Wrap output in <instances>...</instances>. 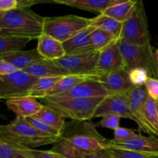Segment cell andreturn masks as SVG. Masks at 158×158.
<instances>
[{"instance_id": "1", "label": "cell", "mask_w": 158, "mask_h": 158, "mask_svg": "<svg viewBox=\"0 0 158 158\" xmlns=\"http://www.w3.org/2000/svg\"><path fill=\"white\" fill-rule=\"evenodd\" d=\"M44 19L29 9L6 12L0 19V35L39 40L43 34Z\"/></svg>"}, {"instance_id": "2", "label": "cell", "mask_w": 158, "mask_h": 158, "mask_svg": "<svg viewBox=\"0 0 158 158\" xmlns=\"http://www.w3.org/2000/svg\"><path fill=\"white\" fill-rule=\"evenodd\" d=\"M60 138L44 135L32 127L25 118L16 117L8 124L0 125V140L19 149L52 144Z\"/></svg>"}, {"instance_id": "3", "label": "cell", "mask_w": 158, "mask_h": 158, "mask_svg": "<svg viewBox=\"0 0 158 158\" xmlns=\"http://www.w3.org/2000/svg\"><path fill=\"white\" fill-rule=\"evenodd\" d=\"M105 97L77 98L62 100L41 99L43 104L57 111L66 118L77 121H85L94 117L97 106Z\"/></svg>"}, {"instance_id": "4", "label": "cell", "mask_w": 158, "mask_h": 158, "mask_svg": "<svg viewBox=\"0 0 158 158\" xmlns=\"http://www.w3.org/2000/svg\"><path fill=\"white\" fill-rule=\"evenodd\" d=\"M90 24L91 19L76 15L45 17L43 33L63 43Z\"/></svg>"}, {"instance_id": "5", "label": "cell", "mask_w": 158, "mask_h": 158, "mask_svg": "<svg viewBox=\"0 0 158 158\" xmlns=\"http://www.w3.org/2000/svg\"><path fill=\"white\" fill-rule=\"evenodd\" d=\"M120 50L123 58V66L127 71L143 68L151 78L157 79V63L151 45L138 46L120 40Z\"/></svg>"}, {"instance_id": "6", "label": "cell", "mask_w": 158, "mask_h": 158, "mask_svg": "<svg viewBox=\"0 0 158 158\" xmlns=\"http://www.w3.org/2000/svg\"><path fill=\"white\" fill-rule=\"evenodd\" d=\"M120 40L138 46L151 45L148 17L142 1H137L130 18L123 23Z\"/></svg>"}, {"instance_id": "7", "label": "cell", "mask_w": 158, "mask_h": 158, "mask_svg": "<svg viewBox=\"0 0 158 158\" xmlns=\"http://www.w3.org/2000/svg\"><path fill=\"white\" fill-rule=\"evenodd\" d=\"M100 51L66 55L58 60H52L58 66L67 71L70 75L97 77V67Z\"/></svg>"}, {"instance_id": "8", "label": "cell", "mask_w": 158, "mask_h": 158, "mask_svg": "<svg viewBox=\"0 0 158 158\" xmlns=\"http://www.w3.org/2000/svg\"><path fill=\"white\" fill-rule=\"evenodd\" d=\"M39 78L29 75L23 70L0 76V100L29 95L31 88Z\"/></svg>"}, {"instance_id": "9", "label": "cell", "mask_w": 158, "mask_h": 158, "mask_svg": "<svg viewBox=\"0 0 158 158\" xmlns=\"http://www.w3.org/2000/svg\"><path fill=\"white\" fill-rule=\"evenodd\" d=\"M86 132L64 137L73 146L84 154L102 152L111 146L110 140L102 137L90 123L85 124Z\"/></svg>"}, {"instance_id": "10", "label": "cell", "mask_w": 158, "mask_h": 158, "mask_svg": "<svg viewBox=\"0 0 158 158\" xmlns=\"http://www.w3.org/2000/svg\"><path fill=\"white\" fill-rule=\"evenodd\" d=\"M107 96V91L100 82L95 80H88L76 85L67 92L54 97H45L43 99L49 100H62L68 99L106 97Z\"/></svg>"}, {"instance_id": "11", "label": "cell", "mask_w": 158, "mask_h": 158, "mask_svg": "<svg viewBox=\"0 0 158 158\" xmlns=\"http://www.w3.org/2000/svg\"><path fill=\"white\" fill-rule=\"evenodd\" d=\"M109 114H117L120 117L127 118L136 122L128 103L125 93L108 95L97 106L94 117H102Z\"/></svg>"}, {"instance_id": "12", "label": "cell", "mask_w": 158, "mask_h": 158, "mask_svg": "<svg viewBox=\"0 0 158 158\" xmlns=\"http://www.w3.org/2000/svg\"><path fill=\"white\" fill-rule=\"evenodd\" d=\"M125 94L127 97L130 110L135 118L139 131L151 134L143 117L144 105L149 97L145 86H133Z\"/></svg>"}, {"instance_id": "13", "label": "cell", "mask_w": 158, "mask_h": 158, "mask_svg": "<svg viewBox=\"0 0 158 158\" xmlns=\"http://www.w3.org/2000/svg\"><path fill=\"white\" fill-rule=\"evenodd\" d=\"M123 67L120 50V40H114L100 51L97 67V77Z\"/></svg>"}, {"instance_id": "14", "label": "cell", "mask_w": 158, "mask_h": 158, "mask_svg": "<svg viewBox=\"0 0 158 158\" xmlns=\"http://www.w3.org/2000/svg\"><path fill=\"white\" fill-rule=\"evenodd\" d=\"M97 80L103 85L108 95L125 93L134 86L130 81L129 71L123 67L99 76Z\"/></svg>"}, {"instance_id": "15", "label": "cell", "mask_w": 158, "mask_h": 158, "mask_svg": "<svg viewBox=\"0 0 158 158\" xmlns=\"http://www.w3.org/2000/svg\"><path fill=\"white\" fill-rule=\"evenodd\" d=\"M6 104L8 109L15 114L16 117L21 118L34 117L43 107V103L29 95L8 99L6 100Z\"/></svg>"}, {"instance_id": "16", "label": "cell", "mask_w": 158, "mask_h": 158, "mask_svg": "<svg viewBox=\"0 0 158 158\" xmlns=\"http://www.w3.org/2000/svg\"><path fill=\"white\" fill-rule=\"evenodd\" d=\"M96 29L92 26L80 31L73 37L63 43L66 55H77V54L87 53L94 52L91 45L90 34Z\"/></svg>"}, {"instance_id": "17", "label": "cell", "mask_w": 158, "mask_h": 158, "mask_svg": "<svg viewBox=\"0 0 158 158\" xmlns=\"http://www.w3.org/2000/svg\"><path fill=\"white\" fill-rule=\"evenodd\" d=\"M24 72L36 78L63 77L70 75L67 71L57 66L52 60H42L35 61L24 69Z\"/></svg>"}, {"instance_id": "18", "label": "cell", "mask_w": 158, "mask_h": 158, "mask_svg": "<svg viewBox=\"0 0 158 158\" xmlns=\"http://www.w3.org/2000/svg\"><path fill=\"white\" fill-rule=\"evenodd\" d=\"M111 146L137 152L158 154V137L154 136L144 137L138 134L134 138L123 143L111 144Z\"/></svg>"}, {"instance_id": "19", "label": "cell", "mask_w": 158, "mask_h": 158, "mask_svg": "<svg viewBox=\"0 0 158 158\" xmlns=\"http://www.w3.org/2000/svg\"><path fill=\"white\" fill-rule=\"evenodd\" d=\"M36 49L45 60H56L66 56L63 43L44 33L39 38Z\"/></svg>"}, {"instance_id": "20", "label": "cell", "mask_w": 158, "mask_h": 158, "mask_svg": "<svg viewBox=\"0 0 158 158\" xmlns=\"http://www.w3.org/2000/svg\"><path fill=\"white\" fill-rule=\"evenodd\" d=\"M43 59L37 49L31 50H19L0 56V60L8 62L15 66L18 70H24L32 63Z\"/></svg>"}, {"instance_id": "21", "label": "cell", "mask_w": 158, "mask_h": 158, "mask_svg": "<svg viewBox=\"0 0 158 158\" xmlns=\"http://www.w3.org/2000/svg\"><path fill=\"white\" fill-rule=\"evenodd\" d=\"M119 1L120 0H53L51 2L101 14Z\"/></svg>"}, {"instance_id": "22", "label": "cell", "mask_w": 158, "mask_h": 158, "mask_svg": "<svg viewBox=\"0 0 158 158\" xmlns=\"http://www.w3.org/2000/svg\"><path fill=\"white\" fill-rule=\"evenodd\" d=\"M136 3L137 1L134 0H120L115 5L106 9L103 14L123 23L130 18Z\"/></svg>"}, {"instance_id": "23", "label": "cell", "mask_w": 158, "mask_h": 158, "mask_svg": "<svg viewBox=\"0 0 158 158\" xmlns=\"http://www.w3.org/2000/svg\"><path fill=\"white\" fill-rule=\"evenodd\" d=\"M90 26H94L96 29H100L109 32L120 40L123 23L102 13L95 18L91 19Z\"/></svg>"}, {"instance_id": "24", "label": "cell", "mask_w": 158, "mask_h": 158, "mask_svg": "<svg viewBox=\"0 0 158 158\" xmlns=\"http://www.w3.org/2000/svg\"><path fill=\"white\" fill-rule=\"evenodd\" d=\"M88 80H97V77L77 75H68L66 77H63L48 93V95L46 97H54V96L60 95L63 93L67 92L69 89H72L73 86H75L76 85Z\"/></svg>"}, {"instance_id": "25", "label": "cell", "mask_w": 158, "mask_h": 158, "mask_svg": "<svg viewBox=\"0 0 158 158\" xmlns=\"http://www.w3.org/2000/svg\"><path fill=\"white\" fill-rule=\"evenodd\" d=\"M32 117H35L43 120V122L50 125L51 127L56 128L58 131H62L63 133L64 131L65 126H66V122H65L66 117L46 105H43V107L42 108L41 110Z\"/></svg>"}, {"instance_id": "26", "label": "cell", "mask_w": 158, "mask_h": 158, "mask_svg": "<svg viewBox=\"0 0 158 158\" xmlns=\"http://www.w3.org/2000/svg\"><path fill=\"white\" fill-rule=\"evenodd\" d=\"M63 77H43L39 78L29 91V95L36 99H43L47 97L48 93Z\"/></svg>"}, {"instance_id": "27", "label": "cell", "mask_w": 158, "mask_h": 158, "mask_svg": "<svg viewBox=\"0 0 158 158\" xmlns=\"http://www.w3.org/2000/svg\"><path fill=\"white\" fill-rule=\"evenodd\" d=\"M143 117L151 135H155L158 137V114L156 101L149 97L144 105Z\"/></svg>"}, {"instance_id": "28", "label": "cell", "mask_w": 158, "mask_h": 158, "mask_svg": "<svg viewBox=\"0 0 158 158\" xmlns=\"http://www.w3.org/2000/svg\"><path fill=\"white\" fill-rule=\"evenodd\" d=\"M32 40L19 37L0 35V56L15 51L23 50Z\"/></svg>"}, {"instance_id": "29", "label": "cell", "mask_w": 158, "mask_h": 158, "mask_svg": "<svg viewBox=\"0 0 158 158\" xmlns=\"http://www.w3.org/2000/svg\"><path fill=\"white\" fill-rule=\"evenodd\" d=\"M50 151L65 158H84L86 154L74 148L63 136L54 143Z\"/></svg>"}, {"instance_id": "30", "label": "cell", "mask_w": 158, "mask_h": 158, "mask_svg": "<svg viewBox=\"0 0 158 158\" xmlns=\"http://www.w3.org/2000/svg\"><path fill=\"white\" fill-rule=\"evenodd\" d=\"M108 158H158V154L137 152L110 146L102 151Z\"/></svg>"}, {"instance_id": "31", "label": "cell", "mask_w": 158, "mask_h": 158, "mask_svg": "<svg viewBox=\"0 0 158 158\" xmlns=\"http://www.w3.org/2000/svg\"><path fill=\"white\" fill-rule=\"evenodd\" d=\"M115 40L117 38L112 34L100 29H96L90 34L91 45L95 51H100Z\"/></svg>"}, {"instance_id": "32", "label": "cell", "mask_w": 158, "mask_h": 158, "mask_svg": "<svg viewBox=\"0 0 158 158\" xmlns=\"http://www.w3.org/2000/svg\"><path fill=\"white\" fill-rule=\"evenodd\" d=\"M25 119L32 127L35 128L37 131L44 134V135L57 137V138H60L63 136V133L62 131H58L56 128L51 127L50 125L43 122V120H40V119H37L35 117H28V118Z\"/></svg>"}, {"instance_id": "33", "label": "cell", "mask_w": 158, "mask_h": 158, "mask_svg": "<svg viewBox=\"0 0 158 158\" xmlns=\"http://www.w3.org/2000/svg\"><path fill=\"white\" fill-rule=\"evenodd\" d=\"M38 2L32 0H0V11L3 12H9L19 9H29L32 5Z\"/></svg>"}, {"instance_id": "34", "label": "cell", "mask_w": 158, "mask_h": 158, "mask_svg": "<svg viewBox=\"0 0 158 158\" xmlns=\"http://www.w3.org/2000/svg\"><path fill=\"white\" fill-rule=\"evenodd\" d=\"M149 77L148 71L143 68H135L129 71L130 81L134 86H144Z\"/></svg>"}, {"instance_id": "35", "label": "cell", "mask_w": 158, "mask_h": 158, "mask_svg": "<svg viewBox=\"0 0 158 158\" xmlns=\"http://www.w3.org/2000/svg\"><path fill=\"white\" fill-rule=\"evenodd\" d=\"M137 136H138V134H136L133 130L120 127L114 131V139L110 140V143L114 144V143H123L127 140L134 138Z\"/></svg>"}, {"instance_id": "36", "label": "cell", "mask_w": 158, "mask_h": 158, "mask_svg": "<svg viewBox=\"0 0 158 158\" xmlns=\"http://www.w3.org/2000/svg\"><path fill=\"white\" fill-rule=\"evenodd\" d=\"M18 149V151L23 155L28 158H59L57 154L51 151H40V150L30 149V148H23Z\"/></svg>"}, {"instance_id": "37", "label": "cell", "mask_w": 158, "mask_h": 158, "mask_svg": "<svg viewBox=\"0 0 158 158\" xmlns=\"http://www.w3.org/2000/svg\"><path fill=\"white\" fill-rule=\"evenodd\" d=\"M120 118L117 114H109L102 117V119L97 123L96 126L101 127H106L108 129H111L115 131L118 127H120Z\"/></svg>"}, {"instance_id": "38", "label": "cell", "mask_w": 158, "mask_h": 158, "mask_svg": "<svg viewBox=\"0 0 158 158\" xmlns=\"http://www.w3.org/2000/svg\"><path fill=\"white\" fill-rule=\"evenodd\" d=\"M18 149L0 140V158H19Z\"/></svg>"}, {"instance_id": "39", "label": "cell", "mask_w": 158, "mask_h": 158, "mask_svg": "<svg viewBox=\"0 0 158 158\" xmlns=\"http://www.w3.org/2000/svg\"><path fill=\"white\" fill-rule=\"evenodd\" d=\"M147 92L148 96L151 99L154 100L155 101L158 100V80L155 78H151L148 80L147 83H145Z\"/></svg>"}, {"instance_id": "40", "label": "cell", "mask_w": 158, "mask_h": 158, "mask_svg": "<svg viewBox=\"0 0 158 158\" xmlns=\"http://www.w3.org/2000/svg\"><path fill=\"white\" fill-rule=\"evenodd\" d=\"M18 69L5 60H0V76H5L15 72Z\"/></svg>"}, {"instance_id": "41", "label": "cell", "mask_w": 158, "mask_h": 158, "mask_svg": "<svg viewBox=\"0 0 158 158\" xmlns=\"http://www.w3.org/2000/svg\"><path fill=\"white\" fill-rule=\"evenodd\" d=\"M84 158H108L103 154V152L97 153H90V154H86Z\"/></svg>"}, {"instance_id": "42", "label": "cell", "mask_w": 158, "mask_h": 158, "mask_svg": "<svg viewBox=\"0 0 158 158\" xmlns=\"http://www.w3.org/2000/svg\"><path fill=\"white\" fill-rule=\"evenodd\" d=\"M154 58H155L156 62H157L158 65V48L157 49V50L155 51V52H154Z\"/></svg>"}, {"instance_id": "43", "label": "cell", "mask_w": 158, "mask_h": 158, "mask_svg": "<svg viewBox=\"0 0 158 158\" xmlns=\"http://www.w3.org/2000/svg\"><path fill=\"white\" fill-rule=\"evenodd\" d=\"M19 158H28L27 157H26V156H24V155H23V154H21L19 153Z\"/></svg>"}, {"instance_id": "44", "label": "cell", "mask_w": 158, "mask_h": 158, "mask_svg": "<svg viewBox=\"0 0 158 158\" xmlns=\"http://www.w3.org/2000/svg\"><path fill=\"white\" fill-rule=\"evenodd\" d=\"M0 118H1V119H3V120H6V117H5L4 116H3L2 114H1V113H0Z\"/></svg>"}, {"instance_id": "45", "label": "cell", "mask_w": 158, "mask_h": 158, "mask_svg": "<svg viewBox=\"0 0 158 158\" xmlns=\"http://www.w3.org/2000/svg\"><path fill=\"white\" fill-rule=\"evenodd\" d=\"M4 13H5V12H1V11H0V19H2V17L3 16V15H4Z\"/></svg>"}, {"instance_id": "46", "label": "cell", "mask_w": 158, "mask_h": 158, "mask_svg": "<svg viewBox=\"0 0 158 158\" xmlns=\"http://www.w3.org/2000/svg\"><path fill=\"white\" fill-rule=\"evenodd\" d=\"M156 106H157V114H158V100L156 101Z\"/></svg>"}, {"instance_id": "47", "label": "cell", "mask_w": 158, "mask_h": 158, "mask_svg": "<svg viewBox=\"0 0 158 158\" xmlns=\"http://www.w3.org/2000/svg\"><path fill=\"white\" fill-rule=\"evenodd\" d=\"M59 158H65V157H62V156H59Z\"/></svg>"}, {"instance_id": "48", "label": "cell", "mask_w": 158, "mask_h": 158, "mask_svg": "<svg viewBox=\"0 0 158 158\" xmlns=\"http://www.w3.org/2000/svg\"><path fill=\"white\" fill-rule=\"evenodd\" d=\"M157 77H158V66H157Z\"/></svg>"}]
</instances>
